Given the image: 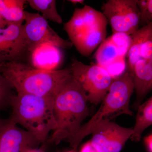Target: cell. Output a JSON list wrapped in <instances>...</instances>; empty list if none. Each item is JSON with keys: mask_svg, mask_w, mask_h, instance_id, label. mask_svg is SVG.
Returning a JSON list of instances; mask_svg holds the SVG:
<instances>
[{"mask_svg": "<svg viewBox=\"0 0 152 152\" xmlns=\"http://www.w3.org/2000/svg\"><path fill=\"white\" fill-rule=\"evenodd\" d=\"M24 150H23V151H22L21 152H26V151H24Z\"/></svg>", "mask_w": 152, "mask_h": 152, "instance_id": "30", "label": "cell"}, {"mask_svg": "<svg viewBox=\"0 0 152 152\" xmlns=\"http://www.w3.org/2000/svg\"><path fill=\"white\" fill-rule=\"evenodd\" d=\"M28 58L23 23H9L6 28H0V64L12 61L26 62Z\"/></svg>", "mask_w": 152, "mask_h": 152, "instance_id": "9", "label": "cell"}, {"mask_svg": "<svg viewBox=\"0 0 152 152\" xmlns=\"http://www.w3.org/2000/svg\"><path fill=\"white\" fill-rule=\"evenodd\" d=\"M25 0H0V16L8 23H20L24 21Z\"/></svg>", "mask_w": 152, "mask_h": 152, "instance_id": "16", "label": "cell"}, {"mask_svg": "<svg viewBox=\"0 0 152 152\" xmlns=\"http://www.w3.org/2000/svg\"><path fill=\"white\" fill-rule=\"evenodd\" d=\"M144 144L148 152H152V134H150L144 139Z\"/></svg>", "mask_w": 152, "mask_h": 152, "instance_id": "24", "label": "cell"}, {"mask_svg": "<svg viewBox=\"0 0 152 152\" xmlns=\"http://www.w3.org/2000/svg\"><path fill=\"white\" fill-rule=\"evenodd\" d=\"M151 35H152V23L144 26L130 36V45L127 54L129 72H131L137 62L142 59L141 50L145 41Z\"/></svg>", "mask_w": 152, "mask_h": 152, "instance_id": "14", "label": "cell"}, {"mask_svg": "<svg viewBox=\"0 0 152 152\" xmlns=\"http://www.w3.org/2000/svg\"><path fill=\"white\" fill-rule=\"evenodd\" d=\"M9 119L0 130V152H21L40 143L31 133Z\"/></svg>", "mask_w": 152, "mask_h": 152, "instance_id": "11", "label": "cell"}, {"mask_svg": "<svg viewBox=\"0 0 152 152\" xmlns=\"http://www.w3.org/2000/svg\"><path fill=\"white\" fill-rule=\"evenodd\" d=\"M110 38L118 48L121 56L125 58L130 45L131 36L124 33H116L113 34Z\"/></svg>", "mask_w": 152, "mask_h": 152, "instance_id": "21", "label": "cell"}, {"mask_svg": "<svg viewBox=\"0 0 152 152\" xmlns=\"http://www.w3.org/2000/svg\"><path fill=\"white\" fill-rule=\"evenodd\" d=\"M137 0H109L102 6V13L111 27L113 34L131 36L139 29L140 12Z\"/></svg>", "mask_w": 152, "mask_h": 152, "instance_id": "8", "label": "cell"}, {"mask_svg": "<svg viewBox=\"0 0 152 152\" xmlns=\"http://www.w3.org/2000/svg\"><path fill=\"white\" fill-rule=\"evenodd\" d=\"M88 102L72 75L54 97L53 109L57 127L48 141L57 145L75 134L89 115Z\"/></svg>", "mask_w": 152, "mask_h": 152, "instance_id": "2", "label": "cell"}, {"mask_svg": "<svg viewBox=\"0 0 152 152\" xmlns=\"http://www.w3.org/2000/svg\"><path fill=\"white\" fill-rule=\"evenodd\" d=\"M134 90L132 75L129 71L113 79L98 111L75 134L67 139L73 149L77 150L82 141L101 125L123 114L132 115L129 104Z\"/></svg>", "mask_w": 152, "mask_h": 152, "instance_id": "4", "label": "cell"}, {"mask_svg": "<svg viewBox=\"0 0 152 152\" xmlns=\"http://www.w3.org/2000/svg\"><path fill=\"white\" fill-rule=\"evenodd\" d=\"M13 88L9 82L0 73V111L10 106V100L12 96Z\"/></svg>", "mask_w": 152, "mask_h": 152, "instance_id": "19", "label": "cell"}, {"mask_svg": "<svg viewBox=\"0 0 152 152\" xmlns=\"http://www.w3.org/2000/svg\"><path fill=\"white\" fill-rule=\"evenodd\" d=\"M121 57H123L121 56L118 48L110 37L105 39L101 43L95 54L97 64L104 68Z\"/></svg>", "mask_w": 152, "mask_h": 152, "instance_id": "17", "label": "cell"}, {"mask_svg": "<svg viewBox=\"0 0 152 152\" xmlns=\"http://www.w3.org/2000/svg\"><path fill=\"white\" fill-rule=\"evenodd\" d=\"M125 58L121 57L114 61L104 68L113 79L116 78L124 73L126 67Z\"/></svg>", "mask_w": 152, "mask_h": 152, "instance_id": "22", "label": "cell"}, {"mask_svg": "<svg viewBox=\"0 0 152 152\" xmlns=\"http://www.w3.org/2000/svg\"><path fill=\"white\" fill-rule=\"evenodd\" d=\"M66 152H76V150H72L71 151H68Z\"/></svg>", "mask_w": 152, "mask_h": 152, "instance_id": "29", "label": "cell"}, {"mask_svg": "<svg viewBox=\"0 0 152 152\" xmlns=\"http://www.w3.org/2000/svg\"><path fill=\"white\" fill-rule=\"evenodd\" d=\"M24 13L23 33L29 57L37 48L44 44H51L65 49L71 48L73 46L70 41L60 37L40 14L26 11Z\"/></svg>", "mask_w": 152, "mask_h": 152, "instance_id": "7", "label": "cell"}, {"mask_svg": "<svg viewBox=\"0 0 152 152\" xmlns=\"http://www.w3.org/2000/svg\"><path fill=\"white\" fill-rule=\"evenodd\" d=\"M30 7L34 10L40 12L42 17L58 24L63 23L62 17L58 13L56 1L55 0H28Z\"/></svg>", "mask_w": 152, "mask_h": 152, "instance_id": "18", "label": "cell"}, {"mask_svg": "<svg viewBox=\"0 0 152 152\" xmlns=\"http://www.w3.org/2000/svg\"><path fill=\"white\" fill-rule=\"evenodd\" d=\"M137 4L140 12V24L146 25L152 23V0H137Z\"/></svg>", "mask_w": 152, "mask_h": 152, "instance_id": "20", "label": "cell"}, {"mask_svg": "<svg viewBox=\"0 0 152 152\" xmlns=\"http://www.w3.org/2000/svg\"><path fill=\"white\" fill-rule=\"evenodd\" d=\"M70 69L87 101L95 105L101 102L113 80L105 69L97 64H85L75 58L72 59Z\"/></svg>", "mask_w": 152, "mask_h": 152, "instance_id": "6", "label": "cell"}, {"mask_svg": "<svg viewBox=\"0 0 152 152\" xmlns=\"http://www.w3.org/2000/svg\"><path fill=\"white\" fill-rule=\"evenodd\" d=\"M8 23L0 16V28H4L7 26Z\"/></svg>", "mask_w": 152, "mask_h": 152, "instance_id": "26", "label": "cell"}, {"mask_svg": "<svg viewBox=\"0 0 152 152\" xmlns=\"http://www.w3.org/2000/svg\"><path fill=\"white\" fill-rule=\"evenodd\" d=\"M9 121V118L4 119L0 116V130L2 129L3 127L5 126Z\"/></svg>", "mask_w": 152, "mask_h": 152, "instance_id": "25", "label": "cell"}, {"mask_svg": "<svg viewBox=\"0 0 152 152\" xmlns=\"http://www.w3.org/2000/svg\"><path fill=\"white\" fill-rule=\"evenodd\" d=\"M74 4H83L84 2V1L83 0H70L68 1Z\"/></svg>", "mask_w": 152, "mask_h": 152, "instance_id": "28", "label": "cell"}, {"mask_svg": "<svg viewBox=\"0 0 152 152\" xmlns=\"http://www.w3.org/2000/svg\"><path fill=\"white\" fill-rule=\"evenodd\" d=\"M137 109L136 123L130 139L132 141L139 142L144 131L152 124V97L141 104Z\"/></svg>", "mask_w": 152, "mask_h": 152, "instance_id": "15", "label": "cell"}, {"mask_svg": "<svg viewBox=\"0 0 152 152\" xmlns=\"http://www.w3.org/2000/svg\"><path fill=\"white\" fill-rule=\"evenodd\" d=\"M61 49L51 44L42 45L30 54L27 64L39 69L56 70L63 60Z\"/></svg>", "mask_w": 152, "mask_h": 152, "instance_id": "12", "label": "cell"}, {"mask_svg": "<svg viewBox=\"0 0 152 152\" xmlns=\"http://www.w3.org/2000/svg\"><path fill=\"white\" fill-rule=\"evenodd\" d=\"M0 73L17 93L53 98L62 85L72 75L70 68L42 70L19 61L0 64Z\"/></svg>", "mask_w": 152, "mask_h": 152, "instance_id": "1", "label": "cell"}, {"mask_svg": "<svg viewBox=\"0 0 152 152\" xmlns=\"http://www.w3.org/2000/svg\"><path fill=\"white\" fill-rule=\"evenodd\" d=\"M79 152H99L94 148L90 141L84 144Z\"/></svg>", "mask_w": 152, "mask_h": 152, "instance_id": "23", "label": "cell"}, {"mask_svg": "<svg viewBox=\"0 0 152 152\" xmlns=\"http://www.w3.org/2000/svg\"><path fill=\"white\" fill-rule=\"evenodd\" d=\"M107 23L102 12L85 5L75 10L64 28L77 50L88 56L106 39Z\"/></svg>", "mask_w": 152, "mask_h": 152, "instance_id": "5", "label": "cell"}, {"mask_svg": "<svg viewBox=\"0 0 152 152\" xmlns=\"http://www.w3.org/2000/svg\"><path fill=\"white\" fill-rule=\"evenodd\" d=\"M131 73L137 94L134 107L137 108L144 98L152 90V59L139 60Z\"/></svg>", "mask_w": 152, "mask_h": 152, "instance_id": "13", "label": "cell"}, {"mask_svg": "<svg viewBox=\"0 0 152 152\" xmlns=\"http://www.w3.org/2000/svg\"><path fill=\"white\" fill-rule=\"evenodd\" d=\"M24 151L26 152H46L42 150L37 149L34 148H28L25 149Z\"/></svg>", "mask_w": 152, "mask_h": 152, "instance_id": "27", "label": "cell"}, {"mask_svg": "<svg viewBox=\"0 0 152 152\" xmlns=\"http://www.w3.org/2000/svg\"><path fill=\"white\" fill-rule=\"evenodd\" d=\"M53 104V98L17 93L10 100L12 113L9 118L21 126L40 143H44L57 127Z\"/></svg>", "mask_w": 152, "mask_h": 152, "instance_id": "3", "label": "cell"}, {"mask_svg": "<svg viewBox=\"0 0 152 152\" xmlns=\"http://www.w3.org/2000/svg\"><path fill=\"white\" fill-rule=\"evenodd\" d=\"M132 134V128L110 121L94 130L90 141L99 152H120Z\"/></svg>", "mask_w": 152, "mask_h": 152, "instance_id": "10", "label": "cell"}]
</instances>
